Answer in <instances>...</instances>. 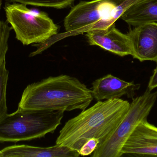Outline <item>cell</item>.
Masks as SVG:
<instances>
[{
	"label": "cell",
	"mask_w": 157,
	"mask_h": 157,
	"mask_svg": "<svg viewBox=\"0 0 157 157\" xmlns=\"http://www.w3.org/2000/svg\"><path fill=\"white\" fill-rule=\"evenodd\" d=\"M9 72L6 67V61L0 66V120L7 114L6 91Z\"/></svg>",
	"instance_id": "4fadbf2b"
},
{
	"label": "cell",
	"mask_w": 157,
	"mask_h": 157,
	"mask_svg": "<svg viewBox=\"0 0 157 157\" xmlns=\"http://www.w3.org/2000/svg\"><path fill=\"white\" fill-rule=\"evenodd\" d=\"M93 99L90 89L77 78L60 75L28 85L18 108L50 111H83Z\"/></svg>",
	"instance_id": "7a4b0ae2"
},
{
	"label": "cell",
	"mask_w": 157,
	"mask_h": 157,
	"mask_svg": "<svg viewBox=\"0 0 157 157\" xmlns=\"http://www.w3.org/2000/svg\"><path fill=\"white\" fill-rule=\"evenodd\" d=\"M134 59L157 63V23H144L130 29L127 34Z\"/></svg>",
	"instance_id": "52a82bcc"
},
{
	"label": "cell",
	"mask_w": 157,
	"mask_h": 157,
	"mask_svg": "<svg viewBox=\"0 0 157 157\" xmlns=\"http://www.w3.org/2000/svg\"><path fill=\"white\" fill-rule=\"evenodd\" d=\"M121 18L134 27L157 22V0H138L122 14Z\"/></svg>",
	"instance_id": "8fae6325"
},
{
	"label": "cell",
	"mask_w": 157,
	"mask_h": 157,
	"mask_svg": "<svg viewBox=\"0 0 157 157\" xmlns=\"http://www.w3.org/2000/svg\"><path fill=\"white\" fill-rule=\"evenodd\" d=\"M157 100V90L147 88L144 94L132 98L124 118L113 133L105 141L99 144L91 155L93 157H120L126 140L138 124L147 120Z\"/></svg>",
	"instance_id": "8992f818"
},
{
	"label": "cell",
	"mask_w": 157,
	"mask_h": 157,
	"mask_svg": "<svg viewBox=\"0 0 157 157\" xmlns=\"http://www.w3.org/2000/svg\"><path fill=\"white\" fill-rule=\"evenodd\" d=\"M98 139L91 138L83 144L78 151L80 155L88 156L93 154L99 144Z\"/></svg>",
	"instance_id": "9a60e30c"
},
{
	"label": "cell",
	"mask_w": 157,
	"mask_h": 157,
	"mask_svg": "<svg viewBox=\"0 0 157 157\" xmlns=\"http://www.w3.org/2000/svg\"><path fill=\"white\" fill-rule=\"evenodd\" d=\"M2 6V0H0V11H1V7Z\"/></svg>",
	"instance_id": "e0dca14e"
},
{
	"label": "cell",
	"mask_w": 157,
	"mask_h": 157,
	"mask_svg": "<svg viewBox=\"0 0 157 157\" xmlns=\"http://www.w3.org/2000/svg\"><path fill=\"white\" fill-rule=\"evenodd\" d=\"M6 22L15 33L16 38L24 45L41 44L58 33V27L44 12L29 9L16 2L6 3Z\"/></svg>",
	"instance_id": "5b68a950"
},
{
	"label": "cell",
	"mask_w": 157,
	"mask_h": 157,
	"mask_svg": "<svg viewBox=\"0 0 157 157\" xmlns=\"http://www.w3.org/2000/svg\"><path fill=\"white\" fill-rule=\"evenodd\" d=\"M140 84L122 80L111 74L97 79L92 84L90 90L97 101L120 98L123 96L132 97L140 88Z\"/></svg>",
	"instance_id": "30bf717a"
},
{
	"label": "cell",
	"mask_w": 157,
	"mask_h": 157,
	"mask_svg": "<svg viewBox=\"0 0 157 157\" xmlns=\"http://www.w3.org/2000/svg\"><path fill=\"white\" fill-rule=\"evenodd\" d=\"M124 0L82 1L71 9L64 20L66 32L79 34L104 29L121 18L125 10Z\"/></svg>",
	"instance_id": "277c9868"
},
{
	"label": "cell",
	"mask_w": 157,
	"mask_h": 157,
	"mask_svg": "<svg viewBox=\"0 0 157 157\" xmlns=\"http://www.w3.org/2000/svg\"><path fill=\"white\" fill-rule=\"evenodd\" d=\"M12 27L7 22L0 20V66L6 61L8 49V39Z\"/></svg>",
	"instance_id": "5bb4252c"
},
{
	"label": "cell",
	"mask_w": 157,
	"mask_h": 157,
	"mask_svg": "<svg viewBox=\"0 0 157 157\" xmlns=\"http://www.w3.org/2000/svg\"><path fill=\"white\" fill-rule=\"evenodd\" d=\"M86 33L90 45L99 46L121 57L132 54L128 35L119 31L115 24L104 29H95Z\"/></svg>",
	"instance_id": "9c48e42d"
},
{
	"label": "cell",
	"mask_w": 157,
	"mask_h": 157,
	"mask_svg": "<svg viewBox=\"0 0 157 157\" xmlns=\"http://www.w3.org/2000/svg\"><path fill=\"white\" fill-rule=\"evenodd\" d=\"M130 103L121 98L98 101L69 120L60 131L56 144L67 147L78 153L89 139H108L125 117Z\"/></svg>",
	"instance_id": "6da1fadb"
},
{
	"label": "cell",
	"mask_w": 157,
	"mask_h": 157,
	"mask_svg": "<svg viewBox=\"0 0 157 157\" xmlns=\"http://www.w3.org/2000/svg\"><path fill=\"white\" fill-rule=\"evenodd\" d=\"M8 2H16L25 5L53 7L62 9L71 5L75 0H6Z\"/></svg>",
	"instance_id": "7c38bea8"
},
{
	"label": "cell",
	"mask_w": 157,
	"mask_h": 157,
	"mask_svg": "<svg viewBox=\"0 0 157 157\" xmlns=\"http://www.w3.org/2000/svg\"><path fill=\"white\" fill-rule=\"evenodd\" d=\"M147 88L150 90H153L157 88V65L153 75L150 77Z\"/></svg>",
	"instance_id": "2e32d148"
},
{
	"label": "cell",
	"mask_w": 157,
	"mask_h": 157,
	"mask_svg": "<svg viewBox=\"0 0 157 157\" xmlns=\"http://www.w3.org/2000/svg\"><path fill=\"white\" fill-rule=\"evenodd\" d=\"M64 112L18 108L0 120V142L30 141L53 133L61 124Z\"/></svg>",
	"instance_id": "3957f363"
},
{
	"label": "cell",
	"mask_w": 157,
	"mask_h": 157,
	"mask_svg": "<svg viewBox=\"0 0 157 157\" xmlns=\"http://www.w3.org/2000/svg\"><path fill=\"white\" fill-rule=\"evenodd\" d=\"M121 153L122 156H157V127L147 120L141 122L126 140Z\"/></svg>",
	"instance_id": "ba28073f"
}]
</instances>
